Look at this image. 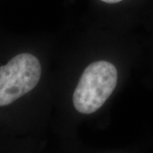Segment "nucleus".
Returning a JSON list of instances; mask_svg holds the SVG:
<instances>
[{
    "mask_svg": "<svg viewBox=\"0 0 153 153\" xmlns=\"http://www.w3.org/2000/svg\"><path fill=\"white\" fill-rule=\"evenodd\" d=\"M117 82L116 66L105 60L93 62L82 72L73 94L75 109L91 114L100 109L114 91Z\"/></svg>",
    "mask_w": 153,
    "mask_h": 153,
    "instance_id": "obj_1",
    "label": "nucleus"
},
{
    "mask_svg": "<svg viewBox=\"0 0 153 153\" xmlns=\"http://www.w3.org/2000/svg\"><path fill=\"white\" fill-rule=\"evenodd\" d=\"M41 65L31 54H20L0 66V106L11 104L33 90L40 80Z\"/></svg>",
    "mask_w": 153,
    "mask_h": 153,
    "instance_id": "obj_2",
    "label": "nucleus"
},
{
    "mask_svg": "<svg viewBox=\"0 0 153 153\" xmlns=\"http://www.w3.org/2000/svg\"><path fill=\"white\" fill-rule=\"evenodd\" d=\"M105 3H107V4H117V3H119L122 0H101Z\"/></svg>",
    "mask_w": 153,
    "mask_h": 153,
    "instance_id": "obj_3",
    "label": "nucleus"
}]
</instances>
